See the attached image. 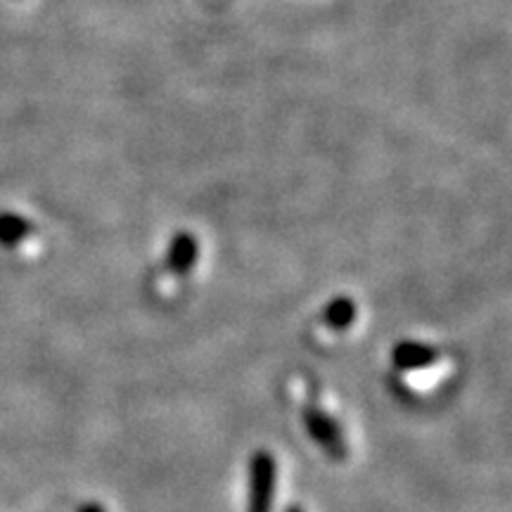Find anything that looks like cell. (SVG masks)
I'll return each mask as SVG.
<instances>
[{
  "mask_svg": "<svg viewBox=\"0 0 512 512\" xmlns=\"http://www.w3.org/2000/svg\"><path fill=\"white\" fill-rule=\"evenodd\" d=\"M302 422L309 432V437L313 439V444L323 448L328 453V458L332 460H344L347 458L349 448H347V439H344L342 427L337 425V420L332 418L330 413H325L323 408L311 403V406L304 408L302 413Z\"/></svg>",
  "mask_w": 512,
  "mask_h": 512,
  "instance_id": "obj_1",
  "label": "cell"
},
{
  "mask_svg": "<svg viewBox=\"0 0 512 512\" xmlns=\"http://www.w3.org/2000/svg\"><path fill=\"white\" fill-rule=\"evenodd\" d=\"M275 475L278 467L268 451L254 453L249 463V503L247 512H271L275 498Z\"/></svg>",
  "mask_w": 512,
  "mask_h": 512,
  "instance_id": "obj_2",
  "label": "cell"
},
{
  "mask_svg": "<svg viewBox=\"0 0 512 512\" xmlns=\"http://www.w3.org/2000/svg\"><path fill=\"white\" fill-rule=\"evenodd\" d=\"M197 254H200V245L197 238L190 233H178L169 245V254H166V268L174 275H188L195 268Z\"/></svg>",
  "mask_w": 512,
  "mask_h": 512,
  "instance_id": "obj_3",
  "label": "cell"
},
{
  "mask_svg": "<svg viewBox=\"0 0 512 512\" xmlns=\"http://www.w3.org/2000/svg\"><path fill=\"white\" fill-rule=\"evenodd\" d=\"M394 366L401 370H422L437 363V349L420 342H401L392 351Z\"/></svg>",
  "mask_w": 512,
  "mask_h": 512,
  "instance_id": "obj_4",
  "label": "cell"
},
{
  "mask_svg": "<svg viewBox=\"0 0 512 512\" xmlns=\"http://www.w3.org/2000/svg\"><path fill=\"white\" fill-rule=\"evenodd\" d=\"M356 304L354 299L349 297H337L332 299V302L325 306L323 311V325L325 328L335 330V332H342L351 328V323L356 320Z\"/></svg>",
  "mask_w": 512,
  "mask_h": 512,
  "instance_id": "obj_5",
  "label": "cell"
},
{
  "mask_svg": "<svg viewBox=\"0 0 512 512\" xmlns=\"http://www.w3.org/2000/svg\"><path fill=\"white\" fill-rule=\"evenodd\" d=\"M79 512H107V510L102 508L100 503H91V505H86V508H81Z\"/></svg>",
  "mask_w": 512,
  "mask_h": 512,
  "instance_id": "obj_6",
  "label": "cell"
},
{
  "mask_svg": "<svg viewBox=\"0 0 512 512\" xmlns=\"http://www.w3.org/2000/svg\"><path fill=\"white\" fill-rule=\"evenodd\" d=\"M287 512H304V510H302V508H297V505H294V508H290Z\"/></svg>",
  "mask_w": 512,
  "mask_h": 512,
  "instance_id": "obj_7",
  "label": "cell"
}]
</instances>
